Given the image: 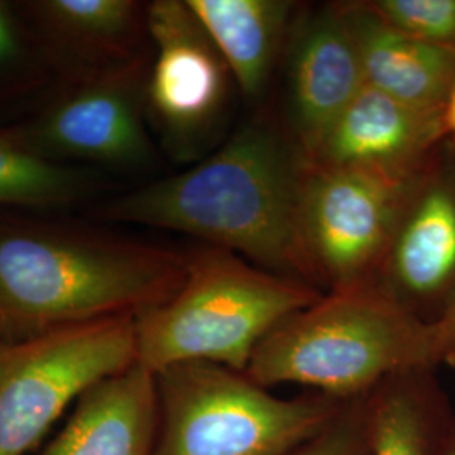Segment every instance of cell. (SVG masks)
Segmentation results:
<instances>
[{
	"mask_svg": "<svg viewBox=\"0 0 455 455\" xmlns=\"http://www.w3.org/2000/svg\"><path fill=\"white\" fill-rule=\"evenodd\" d=\"M93 182V174L52 163L0 132V206H66L86 195Z\"/></svg>",
	"mask_w": 455,
	"mask_h": 455,
	"instance_id": "17",
	"label": "cell"
},
{
	"mask_svg": "<svg viewBox=\"0 0 455 455\" xmlns=\"http://www.w3.org/2000/svg\"><path fill=\"white\" fill-rule=\"evenodd\" d=\"M49 48L66 61L92 65L93 71L118 65L139 22L132 0H41L28 4Z\"/></svg>",
	"mask_w": 455,
	"mask_h": 455,
	"instance_id": "16",
	"label": "cell"
},
{
	"mask_svg": "<svg viewBox=\"0 0 455 455\" xmlns=\"http://www.w3.org/2000/svg\"><path fill=\"white\" fill-rule=\"evenodd\" d=\"M445 137L442 114L408 107L364 84L309 164L411 178L434 165V150Z\"/></svg>",
	"mask_w": 455,
	"mask_h": 455,
	"instance_id": "10",
	"label": "cell"
},
{
	"mask_svg": "<svg viewBox=\"0 0 455 455\" xmlns=\"http://www.w3.org/2000/svg\"><path fill=\"white\" fill-rule=\"evenodd\" d=\"M358 49L364 83L408 107L443 114L455 54L393 28L364 2L339 5Z\"/></svg>",
	"mask_w": 455,
	"mask_h": 455,
	"instance_id": "13",
	"label": "cell"
},
{
	"mask_svg": "<svg viewBox=\"0 0 455 455\" xmlns=\"http://www.w3.org/2000/svg\"><path fill=\"white\" fill-rule=\"evenodd\" d=\"M156 378L142 364L86 391L43 455H147L156 417Z\"/></svg>",
	"mask_w": 455,
	"mask_h": 455,
	"instance_id": "14",
	"label": "cell"
},
{
	"mask_svg": "<svg viewBox=\"0 0 455 455\" xmlns=\"http://www.w3.org/2000/svg\"><path fill=\"white\" fill-rule=\"evenodd\" d=\"M188 260L95 233L0 225V324L36 334L150 309L180 291Z\"/></svg>",
	"mask_w": 455,
	"mask_h": 455,
	"instance_id": "3",
	"label": "cell"
},
{
	"mask_svg": "<svg viewBox=\"0 0 455 455\" xmlns=\"http://www.w3.org/2000/svg\"><path fill=\"white\" fill-rule=\"evenodd\" d=\"M432 167L402 178L310 165L302 236L314 280H324L332 291L373 283L410 199Z\"/></svg>",
	"mask_w": 455,
	"mask_h": 455,
	"instance_id": "7",
	"label": "cell"
},
{
	"mask_svg": "<svg viewBox=\"0 0 455 455\" xmlns=\"http://www.w3.org/2000/svg\"><path fill=\"white\" fill-rule=\"evenodd\" d=\"M455 356V304L427 321L376 282L321 295L259 344L244 374L260 387L297 383L351 395Z\"/></svg>",
	"mask_w": 455,
	"mask_h": 455,
	"instance_id": "2",
	"label": "cell"
},
{
	"mask_svg": "<svg viewBox=\"0 0 455 455\" xmlns=\"http://www.w3.org/2000/svg\"><path fill=\"white\" fill-rule=\"evenodd\" d=\"M442 124H443L445 135H454L455 137V83L449 93V98H447V103L443 107Z\"/></svg>",
	"mask_w": 455,
	"mask_h": 455,
	"instance_id": "22",
	"label": "cell"
},
{
	"mask_svg": "<svg viewBox=\"0 0 455 455\" xmlns=\"http://www.w3.org/2000/svg\"><path fill=\"white\" fill-rule=\"evenodd\" d=\"M449 455H455V443H454V447H452V449H451V452H449Z\"/></svg>",
	"mask_w": 455,
	"mask_h": 455,
	"instance_id": "23",
	"label": "cell"
},
{
	"mask_svg": "<svg viewBox=\"0 0 455 455\" xmlns=\"http://www.w3.org/2000/svg\"><path fill=\"white\" fill-rule=\"evenodd\" d=\"M244 97H260L272 75L289 14L283 0H186Z\"/></svg>",
	"mask_w": 455,
	"mask_h": 455,
	"instance_id": "15",
	"label": "cell"
},
{
	"mask_svg": "<svg viewBox=\"0 0 455 455\" xmlns=\"http://www.w3.org/2000/svg\"><path fill=\"white\" fill-rule=\"evenodd\" d=\"M167 428L161 455H285L336 420L314 400H282L246 374L188 363L157 374Z\"/></svg>",
	"mask_w": 455,
	"mask_h": 455,
	"instance_id": "5",
	"label": "cell"
},
{
	"mask_svg": "<svg viewBox=\"0 0 455 455\" xmlns=\"http://www.w3.org/2000/svg\"><path fill=\"white\" fill-rule=\"evenodd\" d=\"M137 363L129 314L34 334L0 347V455H24L66 407Z\"/></svg>",
	"mask_w": 455,
	"mask_h": 455,
	"instance_id": "6",
	"label": "cell"
},
{
	"mask_svg": "<svg viewBox=\"0 0 455 455\" xmlns=\"http://www.w3.org/2000/svg\"><path fill=\"white\" fill-rule=\"evenodd\" d=\"M370 427L371 455H427L428 428L422 403L407 388L381 398Z\"/></svg>",
	"mask_w": 455,
	"mask_h": 455,
	"instance_id": "18",
	"label": "cell"
},
{
	"mask_svg": "<svg viewBox=\"0 0 455 455\" xmlns=\"http://www.w3.org/2000/svg\"><path fill=\"white\" fill-rule=\"evenodd\" d=\"M393 28L455 54V0H370Z\"/></svg>",
	"mask_w": 455,
	"mask_h": 455,
	"instance_id": "19",
	"label": "cell"
},
{
	"mask_svg": "<svg viewBox=\"0 0 455 455\" xmlns=\"http://www.w3.org/2000/svg\"><path fill=\"white\" fill-rule=\"evenodd\" d=\"M364 84L358 49L339 7L315 12L295 26L289 118L295 147L307 163Z\"/></svg>",
	"mask_w": 455,
	"mask_h": 455,
	"instance_id": "11",
	"label": "cell"
},
{
	"mask_svg": "<svg viewBox=\"0 0 455 455\" xmlns=\"http://www.w3.org/2000/svg\"><path fill=\"white\" fill-rule=\"evenodd\" d=\"M142 101L139 61L83 75L22 129L5 131L20 146L52 163L80 161L112 169H139L154 159ZM63 164V163H61Z\"/></svg>",
	"mask_w": 455,
	"mask_h": 455,
	"instance_id": "8",
	"label": "cell"
},
{
	"mask_svg": "<svg viewBox=\"0 0 455 455\" xmlns=\"http://www.w3.org/2000/svg\"><path fill=\"white\" fill-rule=\"evenodd\" d=\"M156 60L146 80V101L172 152H199L223 114L229 69L186 0L147 7Z\"/></svg>",
	"mask_w": 455,
	"mask_h": 455,
	"instance_id": "9",
	"label": "cell"
},
{
	"mask_svg": "<svg viewBox=\"0 0 455 455\" xmlns=\"http://www.w3.org/2000/svg\"><path fill=\"white\" fill-rule=\"evenodd\" d=\"M309 167L297 147L251 124L191 169L115 199L105 212L193 235L267 272L309 283L302 236Z\"/></svg>",
	"mask_w": 455,
	"mask_h": 455,
	"instance_id": "1",
	"label": "cell"
},
{
	"mask_svg": "<svg viewBox=\"0 0 455 455\" xmlns=\"http://www.w3.org/2000/svg\"><path fill=\"white\" fill-rule=\"evenodd\" d=\"M387 292L408 302L432 300L455 287V180L425 176L408 203L378 272Z\"/></svg>",
	"mask_w": 455,
	"mask_h": 455,
	"instance_id": "12",
	"label": "cell"
},
{
	"mask_svg": "<svg viewBox=\"0 0 455 455\" xmlns=\"http://www.w3.org/2000/svg\"><path fill=\"white\" fill-rule=\"evenodd\" d=\"M361 440L358 422L334 420L319 435L285 455H358Z\"/></svg>",
	"mask_w": 455,
	"mask_h": 455,
	"instance_id": "21",
	"label": "cell"
},
{
	"mask_svg": "<svg viewBox=\"0 0 455 455\" xmlns=\"http://www.w3.org/2000/svg\"><path fill=\"white\" fill-rule=\"evenodd\" d=\"M186 260L180 291L137 319V363L154 374L188 363L244 373L276 325L323 295L216 246Z\"/></svg>",
	"mask_w": 455,
	"mask_h": 455,
	"instance_id": "4",
	"label": "cell"
},
{
	"mask_svg": "<svg viewBox=\"0 0 455 455\" xmlns=\"http://www.w3.org/2000/svg\"><path fill=\"white\" fill-rule=\"evenodd\" d=\"M29 60L26 36L12 7L0 0V88L24 75Z\"/></svg>",
	"mask_w": 455,
	"mask_h": 455,
	"instance_id": "20",
	"label": "cell"
}]
</instances>
